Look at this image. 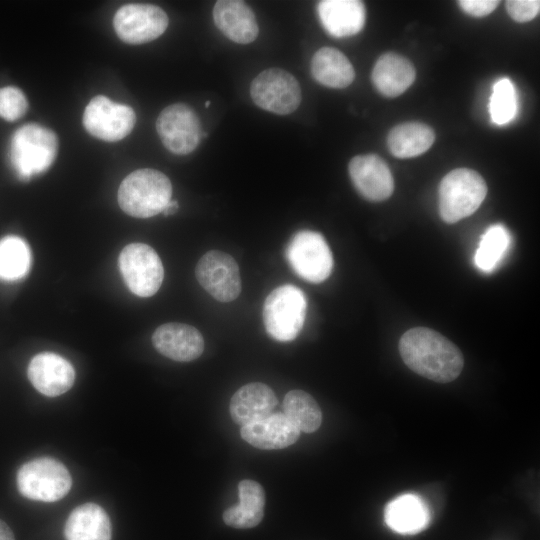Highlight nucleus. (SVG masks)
Wrapping results in <instances>:
<instances>
[{
	"label": "nucleus",
	"instance_id": "obj_1",
	"mask_svg": "<svg viewBox=\"0 0 540 540\" xmlns=\"http://www.w3.org/2000/svg\"><path fill=\"white\" fill-rule=\"evenodd\" d=\"M399 351L412 371L439 383L455 380L464 365L462 353L456 345L425 327L406 331L399 341Z\"/></svg>",
	"mask_w": 540,
	"mask_h": 540
},
{
	"label": "nucleus",
	"instance_id": "obj_2",
	"mask_svg": "<svg viewBox=\"0 0 540 540\" xmlns=\"http://www.w3.org/2000/svg\"><path fill=\"white\" fill-rule=\"evenodd\" d=\"M172 197V184L162 172L144 168L127 175L118 189L120 208L135 218L162 213Z\"/></svg>",
	"mask_w": 540,
	"mask_h": 540
},
{
	"label": "nucleus",
	"instance_id": "obj_3",
	"mask_svg": "<svg viewBox=\"0 0 540 540\" xmlns=\"http://www.w3.org/2000/svg\"><path fill=\"white\" fill-rule=\"evenodd\" d=\"M58 152L56 134L37 123L18 128L11 137L9 157L13 169L22 180L47 171Z\"/></svg>",
	"mask_w": 540,
	"mask_h": 540
},
{
	"label": "nucleus",
	"instance_id": "obj_4",
	"mask_svg": "<svg viewBox=\"0 0 540 540\" xmlns=\"http://www.w3.org/2000/svg\"><path fill=\"white\" fill-rule=\"evenodd\" d=\"M487 194L483 177L468 168L446 174L439 185V212L444 222L452 224L472 215Z\"/></svg>",
	"mask_w": 540,
	"mask_h": 540
},
{
	"label": "nucleus",
	"instance_id": "obj_5",
	"mask_svg": "<svg viewBox=\"0 0 540 540\" xmlns=\"http://www.w3.org/2000/svg\"><path fill=\"white\" fill-rule=\"evenodd\" d=\"M306 309L307 301L301 289L291 284L275 288L263 305V322L268 335L280 342L294 340L303 327Z\"/></svg>",
	"mask_w": 540,
	"mask_h": 540
},
{
	"label": "nucleus",
	"instance_id": "obj_6",
	"mask_svg": "<svg viewBox=\"0 0 540 540\" xmlns=\"http://www.w3.org/2000/svg\"><path fill=\"white\" fill-rule=\"evenodd\" d=\"M16 482L22 496L47 503L62 499L72 486L68 469L51 457L24 463L17 472Z\"/></svg>",
	"mask_w": 540,
	"mask_h": 540
},
{
	"label": "nucleus",
	"instance_id": "obj_7",
	"mask_svg": "<svg viewBox=\"0 0 540 540\" xmlns=\"http://www.w3.org/2000/svg\"><path fill=\"white\" fill-rule=\"evenodd\" d=\"M285 255L292 270L310 283L325 281L333 269L332 252L324 237L315 231L301 230L293 235Z\"/></svg>",
	"mask_w": 540,
	"mask_h": 540
},
{
	"label": "nucleus",
	"instance_id": "obj_8",
	"mask_svg": "<svg viewBox=\"0 0 540 540\" xmlns=\"http://www.w3.org/2000/svg\"><path fill=\"white\" fill-rule=\"evenodd\" d=\"M118 265L129 290L140 297L153 296L161 287L164 268L157 252L144 243H131L120 252Z\"/></svg>",
	"mask_w": 540,
	"mask_h": 540
},
{
	"label": "nucleus",
	"instance_id": "obj_9",
	"mask_svg": "<svg viewBox=\"0 0 540 540\" xmlns=\"http://www.w3.org/2000/svg\"><path fill=\"white\" fill-rule=\"evenodd\" d=\"M250 95L260 108L278 115L294 112L301 102L297 79L280 68H268L252 81Z\"/></svg>",
	"mask_w": 540,
	"mask_h": 540
},
{
	"label": "nucleus",
	"instance_id": "obj_10",
	"mask_svg": "<svg viewBox=\"0 0 540 540\" xmlns=\"http://www.w3.org/2000/svg\"><path fill=\"white\" fill-rule=\"evenodd\" d=\"M156 129L163 145L176 155L191 153L205 136L198 115L185 103L165 107L157 118Z\"/></svg>",
	"mask_w": 540,
	"mask_h": 540
},
{
	"label": "nucleus",
	"instance_id": "obj_11",
	"mask_svg": "<svg viewBox=\"0 0 540 540\" xmlns=\"http://www.w3.org/2000/svg\"><path fill=\"white\" fill-rule=\"evenodd\" d=\"M136 122L134 110L125 104L115 103L103 95L90 100L83 113V125L92 136L103 141L125 138Z\"/></svg>",
	"mask_w": 540,
	"mask_h": 540
},
{
	"label": "nucleus",
	"instance_id": "obj_12",
	"mask_svg": "<svg viewBox=\"0 0 540 540\" xmlns=\"http://www.w3.org/2000/svg\"><path fill=\"white\" fill-rule=\"evenodd\" d=\"M117 36L128 44H143L161 36L168 26L163 9L152 4H126L114 15Z\"/></svg>",
	"mask_w": 540,
	"mask_h": 540
},
{
	"label": "nucleus",
	"instance_id": "obj_13",
	"mask_svg": "<svg viewBox=\"0 0 540 540\" xmlns=\"http://www.w3.org/2000/svg\"><path fill=\"white\" fill-rule=\"evenodd\" d=\"M195 275L200 285L217 301H233L241 292L238 264L225 252H206L196 265Z\"/></svg>",
	"mask_w": 540,
	"mask_h": 540
},
{
	"label": "nucleus",
	"instance_id": "obj_14",
	"mask_svg": "<svg viewBox=\"0 0 540 540\" xmlns=\"http://www.w3.org/2000/svg\"><path fill=\"white\" fill-rule=\"evenodd\" d=\"M348 170L355 189L366 200L380 202L392 195L393 177L379 156L357 155L349 162Z\"/></svg>",
	"mask_w": 540,
	"mask_h": 540
},
{
	"label": "nucleus",
	"instance_id": "obj_15",
	"mask_svg": "<svg viewBox=\"0 0 540 540\" xmlns=\"http://www.w3.org/2000/svg\"><path fill=\"white\" fill-rule=\"evenodd\" d=\"M27 375L34 388L48 397L64 394L75 381L71 363L53 352L35 355L28 365Z\"/></svg>",
	"mask_w": 540,
	"mask_h": 540
},
{
	"label": "nucleus",
	"instance_id": "obj_16",
	"mask_svg": "<svg viewBox=\"0 0 540 540\" xmlns=\"http://www.w3.org/2000/svg\"><path fill=\"white\" fill-rule=\"evenodd\" d=\"M152 344L160 354L179 362L193 361L204 350V339L199 330L177 322L159 326L152 335Z\"/></svg>",
	"mask_w": 540,
	"mask_h": 540
},
{
	"label": "nucleus",
	"instance_id": "obj_17",
	"mask_svg": "<svg viewBox=\"0 0 540 540\" xmlns=\"http://www.w3.org/2000/svg\"><path fill=\"white\" fill-rule=\"evenodd\" d=\"M213 19L217 28L235 43L249 44L258 36L255 14L243 1H217L213 8Z\"/></svg>",
	"mask_w": 540,
	"mask_h": 540
},
{
	"label": "nucleus",
	"instance_id": "obj_18",
	"mask_svg": "<svg viewBox=\"0 0 540 540\" xmlns=\"http://www.w3.org/2000/svg\"><path fill=\"white\" fill-rule=\"evenodd\" d=\"M299 429L283 413H274L256 422L242 426L241 437L252 446L274 450L295 443Z\"/></svg>",
	"mask_w": 540,
	"mask_h": 540
},
{
	"label": "nucleus",
	"instance_id": "obj_19",
	"mask_svg": "<svg viewBox=\"0 0 540 540\" xmlns=\"http://www.w3.org/2000/svg\"><path fill=\"white\" fill-rule=\"evenodd\" d=\"M317 11L325 31L336 38L353 36L365 24V6L358 0H323Z\"/></svg>",
	"mask_w": 540,
	"mask_h": 540
},
{
	"label": "nucleus",
	"instance_id": "obj_20",
	"mask_svg": "<svg viewBox=\"0 0 540 540\" xmlns=\"http://www.w3.org/2000/svg\"><path fill=\"white\" fill-rule=\"evenodd\" d=\"M384 521L394 532L412 535L428 527L431 522V511L422 497L406 493L386 505Z\"/></svg>",
	"mask_w": 540,
	"mask_h": 540
},
{
	"label": "nucleus",
	"instance_id": "obj_21",
	"mask_svg": "<svg viewBox=\"0 0 540 540\" xmlns=\"http://www.w3.org/2000/svg\"><path fill=\"white\" fill-rule=\"evenodd\" d=\"M276 405L277 398L273 390L264 383L253 382L234 393L229 411L232 420L244 426L270 415Z\"/></svg>",
	"mask_w": 540,
	"mask_h": 540
},
{
	"label": "nucleus",
	"instance_id": "obj_22",
	"mask_svg": "<svg viewBox=\"0 0 540 540\" xmlns=\"http://www.w3.org/2000/svg\"><path fill=\"white\" fill-rule=\"evenodd\" d=\"M415 76V68L407 58L389 52L378 58L371 77L375 88L382 95L397 97L412 85Z\"/></svg>",
	"mask_w": 540,
	"mask_h": 540
},
{
	"label": "nucleus",
	"instance_id": "obj_23",
	"mask_svg": "<svg viewBox=\"0 0 540 540\" xmlns=\"http://www.w3.org/2000/svg\"><path fill=\"white\" fill-rule=\"evenodd\" d=\"M112 527L108 514L95 503L76 507L64 528L66 540H111Z\"/></svg>",
	"mask_w": 540,
	"mask_h": 540
},
{
	"label": "nucleus",
	"instance_id": "obj_24",
	"mask_svg": "<svg viewBox=\"0 0 540 540\" xmlns=\"http://www.w3.org/2000/svg\"><path fill=\"white\" fill-rule=\"evenodd\" d=\"M311 73L320 84L336 89L349 86L355 71L349 59L338 49L322 47L313 55Z\"/></svg>",
	"mask_w": 540,
	"mask_h": 540
},
{
	"label": "nucleus",
	"instance_id": "obj_25",
	"mask_svg": "<svg viewBox=\"0 0 540 540\" xmlns=\"http://www.w3.org/2000/svg\"><path fill=\"white\" fill-rule=\"evenodd\" d=\"M239 504L223 513L225 524L234 528H251L263 518L265 493L256 481L245 479L238 484Z\"/></svg>",
	"mask_w": 540,
	"mask_h": 540
},
{
	"label": "nucleus",
	"instance_id": "obj_26",
	"mask_svg": "<svg viewBox=\"0 0 540 540\" xmlns=\"http://www.w3.org/2000/svg\"><path fill=\"white\" fill-rule=\"evenodd\" d=\"M431 127L419 122H407L395 126L388 134L387 145L397 158H412L426 152L434 143Z\"/></svg>",
	"mask_w": 540,
	"mask_h": 540
},
{
	"label": "nucleus",
	"instance_id": "obj_27",
	"mask_svg": "<svg viewBox=\"0 0 540 540\" xmlns=\"http://www.w3.org/2000/svg\"><path fill=\"white\" fill-rule=\"evenodd\" d=\"M511 244V235L502 224H494L482 235L474 255L476 267L484 272H493L504 259Z\"/></svg>",
	"mask_w": 540,
	"mask_h": 540
},
{
	"label": "nucleus",
	"instance_id": "obj_28",
	"mask_svg": "<svg viewBox=\"0 0 540 540\" xmlns=\"http://www.w3.org/2000/svg\"><path fill=\"white\" fill-rule=\"evenodd\" d=\"M284 414L301 432L316 431L322 422V412L315 399L303 390L289 391L283 401Z\"/></svg>",
	"mask_w": 540,
	"mask_h": 540
},
{
	"label": "nucleus",
	"instance_id": "obj_29",
	"mask_svg": "<svg viewBox=\"0 0 540 540\" xmlns=\"http://www.w3.org/2000/svg\"><path fill=\"white\" fill-rule=\"evenodd\" d=\"M31 252L24 239L9 235L0 239V278L14 281L29 272Z\"/></svg>",
	"mask_w": 540,
	"mask_h": 540
},
{
	"label": "nucleus",
	"instance_id": "obj_30",
	"mask_svg": "<svg viewBox=\"0 0 540 540\" xmlns=\"http://www.w3.org/2000/svg\"><path fill=\"white\" fill-rule=\"evenodd\" d=\"M517 112V95L508 78L499 79L493 86L489 102V113L494 124L505 125L512 121Z\"/></svg>",
	"mask_w": 540,
	"mask_h": 540
},
{
	"label": "nucleus",
	"instance_id": "obj_31",
	"mask_svg": "<svg viewBox=\"0 0 540 540\" xmlns=\"http://www.w3.org/2000/svg\"><path fill=\"white\" fill-rule=\"evenodd\" d=\"M28 109L26 96L15 86L0 88V117L7 121L21 118Z\"/></svg>",
	"mask_w": 540,
	"mask_h": 540
},
{
	"label": "nucleus",
	"instance_id": "obj_32",
	"mask_svg": "<svg viewBox=\"0 0 540 540\" xmlns=\"http://www.w3.org/2000/svg\"><path fill=\"white\" fill-rule=\"evenodd\" d=\"M508 14L517 22H527L535 18L540 10L538 0H509L506 2Z\"/></svg>",
	"mask_w": 540,
	"mask_h": 540
},
{
	"label": "nucleus",
	"instance_id": "obj_33",
	"mask_svg": "<svg viewBox=\"0 0 540 540\" xmlns=\"http://www.w3.org/2000/svg\"><path fill=\"white\" fill-rule=\"evenodd\" d=\"M460 7L469 15L482 17L496 9L499 1L495 0H461Z\"/></svg>",
	"mask_w": 540,
	"mask_h": 540
},
{
	"label": "nucleus",
	"instance_id": "obj_34",
	"mask_svg": "<svg viewBox=\"0 0 540 540\" xmlns=\"http://www.w3.org/2000/svg\"><path fill=\"white\" fill-rule=\"evenodd\" d=\"M0 540H15L12 530L2 520H0Z\"/></svg>",
	"mask_w": 540,
	"mask_h": 540
},
{
	"label": "nucleus",
	"instance_id": "obj_35",
	"mask_svg": "<svg viewBox=\"0 0 540 540\" xmlns=\"http://www.w3.org/2000/svg\"><path fill=\"white\" fill-rule=\"evenodd\" d=\"M178 202L176 200H170L169 203L166 205L164 210L162 211L163 215L169 216L174 214L178 210Z\"/></svg>",
	"mask_w": 540,
	"mask_h": 540
},
{
	"label": "nucleus",
	"instance_id": "obj_36",
	"mask_svg": "<svg viewBox=\"0 0 540 540\" xmlns=\"http://www.w3.org/2000/svg\"><path fill=\"white\" fill-rule=\"evenodd\" d=\"M210 103H211V102H210L209 100L206 101V102H205V106L208 107V106L210 105Z\"/></svg>",
	"mask_w": 540,
	"mask_h": 540
}]
</instances>
